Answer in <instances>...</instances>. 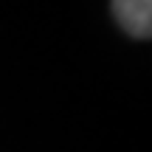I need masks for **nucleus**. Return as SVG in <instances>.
Returning <instances> with one entry per match:
<instances>
[{"instance_id":"1","label":"nucleus","mask_w":152,"mask_h":152,"mask_svg":"<svg viewBox=\"0 0 152 152\" xmlns=\"http://www.w3.org/2000/svg\"><path fill=\"white\" fill-rule=\"evenodd\" d=\"M113 17L130 37L149 39V34H152V0H113Z\"/></svg>"}]
</instances>
